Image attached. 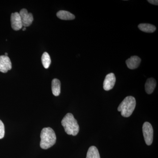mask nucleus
<instances>
[{"instance_id":"423d86ee","label":"nucleus","mask_w":158,"mask_h":158,"mask_svg":"<svg viewBox=\"0 0 158 158\" xmlns=\"http://www.w3.org/2000/svg\"><path fill=\"white\" fill-rule=\"evenodd\" d=\"M11 26L15 31H19L23 27L21 19L19 12L12 13L11 16Z\"/></svg>"},{"instance_id":"f257e3e1","label":"nucleus","mask_w":158,"mask_h":158,"mask_svg":"<svg viewBox=\"0 0 158 158\" xmlns=\"http://www.w3.org/2000/svg\"><path fill=\"white\" fill-rule=\"evenodd\" d=\"M40 146L42 149H47L53 146L56 141L55 131L50 127L43 129L40 134Z\"/></svg>"},{"instance_id":"20e7f679","label":"nucleus","mask_w":158,"mask_h":158,"mask_svg":"<svg viewBox=\"0 0 158 158\" xmlns=\"http://www.w3.org/2000/svg\"><path fill=\"white\" fill-rule=\"evenodd\" d=\"M144 141L148 145L152 144L153 139V129L150 123L145 122L142 127Z\"/></svg>"},{"instance_id":"a211bd4d","label":"nucleus","mask_w":158,"mask_h":158,"mask_svg":"<svg viewBox=\"0 0 158 158\" xmlns=\"http://www.w3.org/2000/svg\"><path fill=\"white\" fill-rule=\"evenodd\" d=\"M23 31H25L26 30V27H24L23 28Z\"/></svg>"},{"instance_id":"9d476101","label":"nucleus","mask_w":158,"mask_h":158,"mask_svg":"<svg viewBox=\"0 0 158 158\" xmlns=\"http://www.w3.org/2000/svg\"><path fill=\"white\" fill-rule=\"evenodd\" d=\"M156 82L153 78H148L145 84V90L148 94H151L155 89Z\"/></svg>"},{"instance_id":"6e6552de","label":"nucleus","mask_w":158,"mask_h":158,"mask_svg":"<svg viewBox=\"0 0 158 158\" xmlns=\"http://www.w3.org/2000/svg\"><path fill=\"white\" fill-rule=\"evenodd\" d=\"M116 78L115 74L110 73L107 75L103 82V88L108 91L113 89L116 83Z\"/></svg>"},{"instance_id":"9b49d317","label":"nucleus","mask_w":158,"mask_h":158,"mask_svg":"<svg viewBox=\"0 0 158 158\" xmlns=\"http://www.w3.org/2000/svg\"><path fill=\"white\" fill-rule=\"evenodd\" d=\"M57 16L59 19L64 20H71L75 18V16L69 11L61 10L57 13Z\"/></svg>"},{"instance_id":"ddd939ff","label":"nucleus","mask_w":158,"mask_h":158,"mask_svg":"<svg viewBox=\"0 0 158 158\" xmlns=\"http://www.w3.org/2000/svg\"><path fill=\"white\" fill-rule=\"evenodd\" d=\"M138 27L141 31L148 33H153L156 29L155 26L148 23L140 24Z\"/></svg>"},{"instance_id":"6ab92c4d","label":"nucleus","mask_w":158,"mask_h":158,"mask_svg":"<svg viewBox=\"0 0 158 158\" xmlns=\"http://www.w3.org/2000/svg\"><path fill=\"white\" fill-rule=\"evenodd\" d=\"M5 56H8V53H5Z\"/></svg>"},{"instance_id":"f8f14e48","label":"nucleus","mask_w":158,"mask_h":158,"mask_svg":"<svg viewBox=\"0 0 158 158\" xmlns=\"http://www.w3.org/2000/svg\"><path fill=\"white\" fill-rule=\"evenodd\" d=\"M52 89L53 94L55 96H58L61 92V82L57 79H54L52 81Z\"/></svg>"},{"instance_id":"dca6fc26","label":"nucleus","mask_w":158,"mask_h":158,"mask_svg":"<svg viewBox=\"0 0 158 158\" xmlns=\"http://www.w3.org/2000/svg\"><path fill=\"white\" fill-rule=\"evenodd\" d=\"M5 133V126L2 120H0V139L4 138Z\"/></svg>"},{"instance_id":"f3484780","label":"nucleus","mask_w":158,"mask_h":158,"mask_svg":"<svg viewBox=\"0 0 158 158\" xmlns=\"http://www.w3.org/2000/svg\"><path fill=\"white\" fill-rule=\"evenodd\" d=\"M148 2L149 3H150V4H152V5H156V6H158V0H148Z\"/></svg>"},{"instance_id":"0eeeda50","label":"nucleus","mask_w":158,"mask_h":158,"mask_svg":"<svg viewBox=\"0 0 158 158\" xmlns=\"http://www.w3.org/2000/svg\"><path fill=\"white\" fill-rule=\"evenodd\" d=\"M11 68L12 65L9 57L5 55L0 56V72L6 73Z\"/></svg>"},{"instance_id":"2eb2a0df","label":"nucleus","mask_w":158,"mask_h":158,"mask_svg":"<svg viewBox=\"0 0 158 158\" xmlns=\"http://www.w3.org/2000/svg\"><path fill=\"white\" fill-rule=\"evenodd\" d=\"M41 61L45 69H48L51 65V59L48 53L45 52L42 55Z\"/></svg>"},{"instance_id":"1a4fd4ad","label":"nucleus","mask_w":158,"mask_h":158,"mask_svg":"<svg viewBox=\"0 0 158 158\" xmlns=\"http://www.w3.org/2000/svg\"><path fill=\"white\" fill-rule=\"evenodd\" d=\"M141 62V59L137 56H133L127 59L126 63L128 68L131 69H135L138 68Z\"/></svg>"},{"instance_id":"f03ea898","label":"nucleus","mask_w":158,"mask_h":158,"mask_svg":"<svg viewBox=\"0 0 158 158\" xmlns=\"http://www.w3.org/2000/svg\"><path fill=\"white\" fill-rule=\"evenodd\" d=\"M61 123L68 135L76 136L78 134L80 127L77 121L72 113H67L62 119Z\"/></svg>"},{"instance_id":"7ed1b4c3","label":"nucleus","mask_w":158,"mask_h":158,"mask_svg":"<svg viewBox=\"0 0 158 158\" xmlns=\"http://www.w3.org/2000/svg\"><path fill=\"white\" fill-rule=\"evenodd\" d=\"M136 105L135 98L133 96H127L121 102L118 107V111L122 116L128 117L132 114Z\"/></svg>"},{"instance_id":"4468645a","label":"nucleus","mask_w":158,"mask_h":158,"mask_svg":"<svg viewBox=\"0 0 158 158\" xmlns=\"http://www.w3.org/2000/svg\"><path fill=\"white\" fill-rule=\"evenodd\" d=\"M86 158H100L98 149L95 146H91L89 148Z\"/></svg>"},{"instance_id":"39448f33","label":"nucleus","mask_w":158,"mask_h":158,"mask_svg":"<svg viewBox=\"0 0 158 158\" xmlns=\"http://www.w3.org/2000/svg\"><path fill=\"white\" fill-rule=\"evenodd\" d=\"M19 14L21 19L23 27H29L34 21V17L33 15L31 13H29L27 10L23 9L21 10Z\"/></svg>"}]
</instances>
